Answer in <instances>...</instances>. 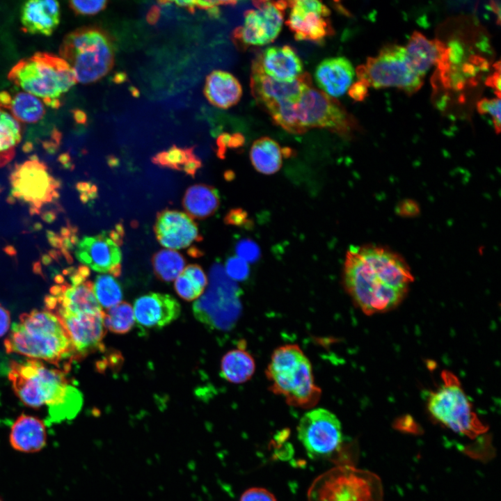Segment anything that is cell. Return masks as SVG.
<instances>
[{
    "label": "cell",
    "instance_id": "cell-1",
    "mask_svg": "<svg viewBox=\"0 0 501 501\" xmlns=\"http://www.w3.org/2000/svg\"><path fill=\"white\" fill-rule=\"evenodd\" d=\"M413 280L404 259L385 248L351 246L343 269L345 289L365 315L387 312L404 299Z\"/></svg>",
    "mask_w": 501,
    "mask_h": 501
},
{
    "label": "cell",
    "instance_id": "cell-2",
    "mask_svg": "<svg viewBox=\"0 0 501 501\" xmlns=\"http://www.w3.org/2000/svg\"><path fill=\"white\" fill-rule=\"evenodd\" d=\"M8 377L18 398L27 406H46V424L74 418L83 405V395L67 372L34 359L13 360Z\"/></svg>",
    "mask_w": 501,
    "mask_h": 501
},
{
    "label": "cell",
    "instance_id": "cell-3",
    "mask_svg": "<svg viewBox=\"0 0 501 501\" xmlns=\"http://www.w3.org/2000/svg\"><path fill=\"white\" fill-rule=\"evenodd\" d=\"M8 353L47 362L67 371L77 356L65 329L55 315L47 310L22 314L4 341Z\"/></svg>",
    "mask_w": 501,
    "mask_h": 501
},
{
    "label": "cell",
    "instance_id": "cell-4",
    "mask_svg": "<svg viewBox=\"0 0 501 501\" xmlns=\"http://www.w3.org/2000/svg\"><path fill=\"white\" fill-rule=\"evenodd\" d=\"M265 375L269 390L283 397L290 406L310 409L321 399L322 391L315 381L311 363L297 344L275 349Z\"/></svg>",
    "mask_w": 501,
    "mask_h": 501
},
{
    "label": "cell",
    "instance_id": "cell-5",
    "mask_svg": "<svg viewBox=\"0 0 501 501\" xmlns=\"http://www.w3.org/2000/svg\"><path fill=\"white\" fill-rule=\"evenodd\" d=\"M8 79L54 109L61 106V97L77 83L73 70L63 58L44 51L19 60L8 72Z\"/></svg>",
    "mask_w": 501,
    "mask_h": 501
},
{
    "label": "cell",
    "instance_id": "cell-6",
    "mask_svg": "<svg viewBox=\"0 0 501 501\" xmlns=\"http://www.w3.org/2000/svg\"><path fill=\"white\" fill-rule=\"evenodd\" d=\"M58 52L73 70L77 82L84 84L102 78L114 62L109 36L95 27L79 28L67 33Z\"/></svg>",
    "mask_w": 501,
    "mask_h": 501
},
{
    "label": "cell",
    "instance_id": "cell-7",
    "mask_svg": "<svg viewBox=\"0 0 501 501\" xmlns=\"http://www.w3.org/2000/svg\"><path fill=\"white\" fill-rule=\"evenodd\" d=\"M380 478L349 465H340L319 475L307 493L308 501H383Z\"/></svg>",
    "mask_w": 501,
    "mask_h": 501
},
{
    "label": "cell",
    "instance_id": "cell-8",
    "mask_svg": "<svg viewBox=\"0 0 501 501\" xmlns=\"http://www.w3.org/2000/svg\"><path fill=\"white\" fill-rule=\"evenodd\" d=\"M442 383L431 392L427 399L429 412L438 422L454 432L472 438L486 431L462 388L451 372L441 374Z\"/></svg>",
    "mask_w": 501,
    "mask_h": 501
},
{
    "label": "cell",
    "instance_id": "cell-9",
    "mask_svg": "<svg viewBox=\"0 0 501 501\" xmlns=\"http://www.w3.org/2000/svg\"><path fill=\"white\" fill-rule=\"evenodd\" d=\"M356 72L358 81L368 88L395 87L413 94L423 84L424 77L412 67L405 47L398 45L384 46L378 55L358 66Z\"/></svg>",
    "mask_w": 501,
    "mask_h": 501
},
{
    "label": "cell",
    "instance_id": "cell-10",
    "mask_svg": "<svg viewBox=\"0 0 501 501\" xmlns=\"http://www.w3.org/2000/svg\"><path fill=\"white\" fill-rule=\"evenodd\" d=\"M10 182L11 198L27 204L33 214H38L45 205L58 197L60 183L36 157L17 164Z\"/></svg>",
    "mask_w": 501,
    "mask_h": 501
},
{
    "label": "cell",
    "instance_id": "cell-11",
    "mask_svg": "<svg viewBox=\"0 0 501 501\" xmlns=\"http://www.w3.org/2000/svg\"><path fill=\"white\" fill-rule=\"evenodd\" d=\"M296 110L301 125L307 131L321 128L346 136L354 128L352 118L342 105L335 98L312 86L302 93Z\"/></svg>",
    "mask_w": 501,
    "mask_h": 501
},
{
    "label": "cell",
    "instance_id": "cell-12",
    "mask_svg": "<svg viewBox=\"0 0 501 501\" xmlns=\"http://www.w3.org/2000/svg\"><path fill=\"white\" fill-rule=\"evenodd\" d=\"M297 437L310 457H329L341 447L343 440L342 424L329 410L312 408L300 419Z\"/></svg>",
    "mask_w": 501,
    "mask_h": 501
},
{
    "label": "cell",
    "instance_id": "cell-13",
    "mask_svg": "<svg viewBox=\"0 0 501 501\" xmlns=\"http://www.w3.org/2000/svg\"><path fill=\"white\" fill-rule=\"evenodd\" d=\"M257 10H248L244 13V22L232 33L235 45L239 48L261 46L272 42L279 35L288 7L285 1H255Z\"/></svg>",
    "mask_w": 501,
    "mask_h": 501
},
{
    "label": "cell",
    "instance_id": "cell-14",
    "mask_svg": "<svg viewBox=\"0 0 501 501\" xmlns=\"http://www.w3.org/2000/svg\"><path fill=\"white\" fill-rule=\"evenodd\" d=\"M290 13L286 24L296 40L321 42L333 33L330 22L329 8L315 0L289 1Z\"/></svg>",
    "mask_w": 501,
    "mask_h": 501
},
{
    "label": "cell",
    "instance_id": "cell-15",
    "mask_svg": "<svg viewBox=\"0 0 501 501\" xmlns=\"http://www.w3.org/2000/svg\"><path fill=\"white\" fill-rule=\"evenodd\" d=\"M232 287L221 265L214 264L207 290L193 303V311L196 319L209 326L223 328L226 317L221 304L225 302L224 300L228 297Z\"/></svg>",
    "mask_w": 501,
    "mask_h": 501
},
{
    "label": "cell",
    "instance_id": "cell-16",
    "mask_svg": "<svg viewBox=\"0 0 501 501\" xmlns=\"http://www.w3.org/2000/svg\"><path fill=\"white\" fill-rule=\"evenodd\" d=\"M250 86L257 102L264 106L286 100L297 102L302 93L312 86V80L308 72H303L292 82L278 81L264 74L252 63Z\"/></svg>",
    "mask_w": 501,
    "mask_h": 501
},
{
    "label": "cell",
    "instance_id": "cell-17",
    "mask_svg": "<svg viewBox=\"0 0 501 501\" xmlns=\"http://www.w3.org/2000/svg\"><path fill=\"white\" fill-rule=\"evenodd\" d=\"M75 255L79 262L95 271L114 276L120 274L122 254L109 234L84 237L78 242Z\"/></svg>",
    "mask_w": 501,
    "mask_h": 501
},
{
    "label": "cell",
    "instance_id": "cell-18",
    "mask_svg": "<svg viewBox=\"0 0 501 501\" xmlns=\"http://www.w3.org/2000/svg\"><path fill=\"white\" fill-rule=\"evenodd\" d=\"M412 67L422 77L436 65L443 77L450 70L452 50L441 41L430 40L418 31H415L404 47Z\"/></svg>",
    "mask_w": 501,
    "mask_h": 501
},
{
    "label": "cell",
    "instance_id": "cell-19",
    "mask_svg": "<svg viewBox=\"0 0 501 501\" xmlns=\"http://www.w3.org/2000/svg\"><path fill=\"white\" fill-rule=\"evenodd\" d=\"M57 318L69 335L78 358L102 347L106 330L104 311L97 314Z\"/></svg>",
    "mask_w": 501,
    "mask_h": 501
},
{
    "label": "cell",
    "instance_id": "cell-20",
    "mask_svg": "<svg viewBox=\"0 0 501 501\" xmlns=\"http://www.w3.org/2000/svg\"><path fill=\"white\" fill-rule=\"evenodd\" d=\"M135 321L145 328H159L178 318L181 308L169 294L149 293L138 298L134 305Z\"/></svg>",
    "mask_w": 501,
    "mask_h": 501
},
{
    "label": "cell",
    "instance_id": "cell-21",
    "mask_svg": "<svg viewBox=\"0 0 501 501\" xmlns=\"http://www.w3.org/2000/svg\"><path fill=\"white\" fill-rule=\"evenodd\" d=\"M157 239L166 248L180 249L189 246L200 238L196 225L186 214L165 210L157 217Z\"/></svg>",
    "mask_w": 501,
    "mask_h": 501
},
{
    "label": "cell",
    "instance_id": "cell-22",
    "mask_svg": "<svg viewBox=\"0 0 501 501\" xmlns=\"http://www.w3.org/2000/svg\"><path fill=\"white\" fill-rule=\"evenodd\" d=\"M252 63L267 76L282 82H292L303 73L301 58L289 45L269 47Z\"/></svg>",
    "mask_w": 501,
    "mask_h": 501
},
{
    "label": "cell",
    "instance_id": "cell-23",
    "mask_svg": "<svg viewBox=\"0 0 501 501\" xmlns=\"http://www.w3.org/2000/svg\"><path fill=\"white\" fill-rule=\"evenodd\" d=\"M60 17L59 3L51 0L26 1L20 13L23 31L33 35H51L58 27Z\"/></svg>",
    "mask_w": 501,
    "mask_h": 501
},
{
    "label": "cell",
    "instance_id": "cell-24",
    "mask_svg": "<svg viewBox=\"0 0 501 501\" xmlns=\"http://www.w3.org/2000/svg\"><path fill=\"white\" fill-rule=\"evenodd\" d=\"M354 69L344 57H333L323 60L315 72L316 83L324 93L333 97L342 96L351 86Z\"/></svg>",
    "mask_w": 501,
    "mask_h": 501
},
{
    "label": "cell",
    "instance_id": "cell-25",
    "mask_svg": "<svg viewBox=\"0 0 501 501\" xmlns=\"http://www.w3.org/2000/svg\"><path fill=\"white\" fill-rule=\"evenodd\" d=\"M45 424L35 416L20 415L10 427L9 442L11 447L26 453L40 451L47 444Z\"/></svg>",
    "mask_w": 501,
    "mask_h": 501
},
{
    "label": "cell",
    "instance_id": "cell-26",
    "mask_svg": "<svg viewBox=\"0 0 501 501\" xmlns=\"http://www.w3.org/2000/svg\"><path fill=\"white\" fill-rule=\"evenodd\" d=\"M204 93L207 100L213 106L221 109H228L240 100L242 87L237 79L232 74L217 70L207 76Z\"/></svg>",
    "mask_w": 501,
    "mask_h": 501
},
{
    "label": "cell",
    "instance_id": "cell-27",
    "mask_svg": "<svg viewBox=\"0 0 501 501\" xmlns=\"http://www.w3.org/2000/svg\"><path fill=\"white\" fill-rule=\"evenodd\" d=\"M0 108L7 111L19 122L23 123H35L45 114L44 103L25 91H1Z\"/></svg>",
    "mask_w": 501,
    "mask_h": 501
},
{
    "label": "cell",
    "instance_id": "cell-28",
    "mask_svg": "<svg viewBox=\"0 0 501 501\" xmlns=\"http://www.w3.org/2000/svg\"><path fill=\"white\" fill-rule=\"evenodd\" d=\"M256 369L255 360L245 345L228 351L221 362V376L233 384H242L251 379Z\"/></svg>",
    "mask_w": 501,
    "mask_h": 501
},
{
    "label": "cell",
    "instance_id": "cell-29",
    "mask_svg": "<svg viewBox=\"0 0 501 501\" xmlns=\"http://www.w3.org/2000/svg\"><path fill=\"white\" fill-rule=\"evenodd\" d=\"M283 151L273 139L264 136L255 140L250 151V159L255 169L262 174L271 175L282 166Z\"/></svg>",
    "mask_w": 501,
    "mask_h": 501
},
{
    "label": "cell",
    "instance_id": "cell-30",
    "mask_svg": "<svg viewBox=\"0 0 501 501\" xmlns=\"http://www.w3.org/2000/svg\"><path fill=\"white\" fill-rule=\"evenodd\" d=\"M217 190L209 185L196 184L189 187L184 198V207L193 217L203 218L213 214L219 206Z\"/></svg>",
    "mask_w": 501,
    "mask_h": 501
},
{
    "label": "cell",
    "instance_id": "cell-31",
    "mask_svg": "<svg viewBox=\"0 0 501 501\" xmlns=\"http://www.w3.org/2000/svg\"><path fill=\"white\" fill-rule=\"evenodd\" d=\"M22 140V128L7 111L0 108V167L14 158L16 148Z\"/></svg>",
    "mask_w": 501,
    "mask_h": 501
},
{
    "label": "cell",
    "instance_id": "cell-32",
    "mask_svg": "<svg viewBox=\"0 0 501 501\" xmlns=\"http://www.w3.org/2000/svg\"><path fill=\"white\" fill-rule=\"evenodd\" d=\"M207 284V277L198 265L188 266L175 281V289L180 297L186 301L198 299Z\"/></svg>",
    "mask_w": 501,
    "mask_h": 501
},
{
    "label": "cell",
    "instance_id": "cell-33",
    "mask_svg": "<svg viewBox=\"0 0 501 501\" xmlns=\"http://www.w3.org/2000/svg\"><path fill=\"white\" fill-rule=\"evenodd\" d=\"M297 102L286 100L270 103L263 107L276 125L290 134H302L307 130L302 127L299 120L296 110Z\"/></svg>",
    "mask_w": 501,
    "mask_h": 501
},
{
    "label": "cell",
    "instance_id": "cell-34",
    "mask_svg": "<svg viewBox=\"0 0 501 501\" xmlns=\"http://www.w3.org/2000/svg\"><path fill=\"white\" fill-rule=\"evenodd\" d=\"M156 275L161 280L171 281L182 272L185 262L182 256L172 250H161L152 259Z\"/></svg>",
    "mask_w": 501,
    "mask_h": 501
},
{
    "label": "cell",
    "instance_id": "cell-35",
    "mask_svg": "<svg viewBox=\"0 0 501 501\" xmlns=\"http://www.w3.org/2000/svg\"><path fill=\"white\" fill-rule=\"evenodd\" d=\"M93 287L95 298L102 308L107 310L122 301L120 285L112 275L97 276Z\"/></svg>",
    "mask_w": 501,
    "mask_h": 501
},
{
    "label": "cell",
    "instance_id": "cell-36",
    "mask_svg": "<svg viewBox=\"0 0 501 501\" xmlns=\"http://www.w3.org/2000/svg\"><path fill=\"white\" fill-rule=\"evenodd\" d=\"M134 322L133 308L127 303L120 302L104 311V327L114 333H127L133 327Z\"/></svg>",
    "mask_w": 501,
    "mask_h": 501
},
{
    "label": "cell",
    "instance_id": "cell-37",
    "mask_svg": "<svg viewBox=\"0 0 501 501\" xmlns=\"http://www.w3.org/2000/svg\"><path fill=\"white\" fill-rule=\"evenodd\" d=\"M197 157L193 148H182L173 145L152 158V161L161 166L184 171L188 164Z\"/></svg>",
    "mask_w": 501,
    "mask_h": 501
},
{
    "label": "cell",
    "instance_id": "cell-38",
    "mask_svg": "<svg viewBox=\"0 0 501 501\" xmlns=\"http://www.w3.org/2000/svg\"><path fill=\"white\" fill-rule=\"evenodd\" d=\"M477 108L481 114H489L492 117L497 134L500 131V100L484 98L478 102Z\"/></svg>",
    "mask_w": 501,
    "mask_h": 501
},
{
    "label": "cell",
    "instance_id": "cell-39",
    "mask_svg": "<svg viewBox=\"0 0 501 501\" xmlns=\"http://www.w3.org/2000/svg\"><path fill=\"white\" fill-rule=\"evenodd\" d=\"M235 251L237 257L245 262H254L260 256V249L257 244L251 239H244L236 245Z\"/></svg>",
    "mask_w": 501,
    "mask_h": 501
},
{
    "label": "cell",
    "instance_id": "cell-40",
    "mask_svg": "<svg viewBox=\"0 0 501 501\" xmlns=\"http://www.w3.org/2000/svg\"><path fill=\"white\" fill-rule=\"evenodd\" d=\"M106 1H70L71 8L77 14L90 15L102 10L106 5Z\"/></svg>",
    "mask_w": 501,
    "mask_h": 501
},
{
    "label": "cell",
    "instance_id": "cell-41",
    "mask_svg": "<svg viewBox=\"0 0 501 501\" xmlns=\"http://www.w3.org/2000/svg\"><path fill=\"white\" fill-rule=\"evenodd\" d=\"M227 274L233 279L242 280L249 273L248 263L237 256L230 257L225 264Z\"/></svg>",
    "mask_w": 501,
    "mask_h": 501
},
{
    "label": "cell",
    "instance_id": "cell-42",
    "mask_svg": "<svg viewBox=\"0 0 501 501\" xmlns=\"http://www.w3.org/2000/svg\"><path fill=\"white\" fill-rule=\"evenodd\" d=\"M239 501H277L274 495L262 487H252L246 490Z\"/></svg>",
    "mask_w": 501,
    "mask_h": 501
},
{
    "label": "cell",
    "instance_id": "cell-43",
    "mask_svg": "<svg viewBox=\"0 0 501 501\" xmlns=\"http://www.w3.org/2000/svg\"><path fill=\"white\" fill-rule=\"evenodd\" d=\"M225 221L230 225H245L248 221L246 212L241 209H234L228 213Z\"/></svg>",
    "mask_w": 501,
    "mask_h": 501
},
{
    "label": "cell",
    "instance_id": "cell-44",
    "mask_svg": "<svg viewBox=\"0 0 501 501\" xmlns=\"http://www.w3.org/2000/svg\"><path fill=\"white\" fill-rule=\"evenodd\" d=\"M368 87L363 82L358 81L349 87L348 93L349 96L356 100L362 101L367 94Z\"/></svg>",
    "mask_w": 501,
    "mask_h": 501
},
{
    "label": "cell",
    "instance_id": "cell-45",
    "mask_svg": "<svg viewBox=\"0 0 501 501\" xmlns=\"http://www.w3.org/2000/svg\"><path fill=\"white\" fill-rule=\"evenodd\" d=\"M10 326V315L9 311L0 304V337L9 330Z\"/></svg>",
    "mask_w": 501,
    "mask_h": 501
},
{
    "label": "cell",
    "instance_id": "cell-46",
    "mask_svg": "<svg viewBox=\"0 0 501 501\" xmlns=\"http://www.w3.org/2000/svg\"><path fill=\"white\" fill-rule=\"evenodd\" d=\"M500 70L495 72L490 78H488L486 84L495 89L498 91V95L500 97Z\"/></svg>",
    "mask_w": 501,
    "mask_h": 501
},
{
    "label": "cell",
    "instance_id": "cell-47",
    "mask_svg": "<svg viewBox=\"0 0 501 501\" xmlns=\"http://www.w3.org/2000/svg\"><path fill=\"white\" fill-rule=\"evenodd\" d=\"M244 143V137L239 133L233 134L230 136L228 147V148H238Z\"/></svg>",
    "mask_w": 501,
    "mask_h": 501
},
{
    "label": "cell",
    "instance_id": "cell-48",
    "mask_svg": "<svg viewBox=\"0 0 501 501\" xmlns=\"http://www.w3.org/2000/svg\"><path fill=\"white\" fill-rule=\"evenodd\" d=\"M160 17V9L157 6H153L146 15V20L150 24H155Z\"/></svg>",
    "mask_w": 501,
    "mask_h": 501
},
{
    "label": "cell",
    "instance_id": "cell-49",
    "mask_svg": "<svg viewBox=\"0 0 501 501\" xmlns=\"http://www.w3.org/2000/svg\"><path fill=\"white\" fill-rule=\"evenodd\" d=\"M127 75L124 72H119L116 74L113 77V81L117 83H122L126 80Z\"/></svg>",
    "mask_w": 501,
    "mask_h": 501
},
{
    "label": "cell",
    "instance_id": "cell-50",
    "mask_svg": "<svg viewBox=\"0 0 501 501\" xmlns=\"http://www.w3.org/2000/svg\"><path fill=\"white\" fill-rule=\"evenodd\" d=\"M75 117H76L77 121H78V122H85V121H86V115H85L84 113L82 112V111H78V112L77 113V115L75 116Z\"/></svg>",
    "mask_w": 501,
    "mask_h": 501
},
{
    "label": "cell",
    "instance_id": "cell-51",
    "mask_svg": "<svg viewBox=\"0 0 501 501\" xmlns=\"http://www.w3.org/2000/svg\"><path fill=\"white\" fill-rule=\"evenodd\" d=\"M132 94H133V95H138V91L137 89H136V88L134 89V88H133V89H132Z\"/></svg>",
    "mask_w": 501,
    "mask_h": 501
},
{
    "label": "cell",
    "instance_id": "cell-52",
    "mask_svg": "<svg viewBox=\"0 0 501 501\" xmlns=\"http://www.w3.org/2000/svg\"><path fill=\"white\" fill-rule=\"evenodd\" d=\"M0 501H3V500L0 498Z\"/></svg>",
    "mask_w": 501,
    "mask_h": 501
}]
</instances>
